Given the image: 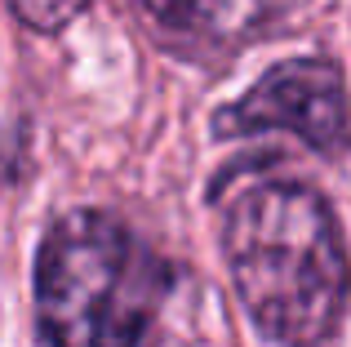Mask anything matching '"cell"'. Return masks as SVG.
Listing matches in <instances>:
<instances>
[{
    "label": "cell",
    "mask_w": 351,
    "mask_h": 347,
    "mask_svg": "<svg viewBox=\"0 0 351 347\" xmlns=\"http://www.w3.org/2000/svg\"><path fill=\"white\" fill-rule=\"evenodd\" d=\"M223 254L249 321L280 347H320L347 307V250L316 187L263 182L227 209Z\"/></svg>",
    "instance_id": "obj_1"
},
{
    "label": "cell",
    "mask_w": 351,
    "mask_h": 347,
    "mask_svg": "<svg viewBox=\"0 0 351 347\" xmlns=\"http://www.w3.org/2000/svg\"><path fill=\"white\" fill-rule=\"evenodd\" d=\"M169 267L103 209H71L36 254V325L49 347H138Z\"/></svg>",
    "instance_id": "obj_2"
},
{
    "label": "cell",
    "mask_w": 351,
    "mask_h": 347,
    "mask_svg": "<svg viewBox=\"0 0 351 347\" xmlns=\"http://www.w3.org/2000/svg\"><path fill=\"white\" fill-rule=\"evenodd\" d=\"M263 130H289L307 147L338 156L347 147V94L338 62L285 58L267 67L249 94H240L214 116L218 139H240V134Z\"/></svg>",
    "instance_id": "obj_3"
},
{
    "label": "cell",
    "mask_w": 351,
    "mask_h": 347,
    "mask_svg": "<svg viewBox=\"0 0 351 347\" xmlns=\"http://www.w3.org/2000/svg\"><path fill=\"white\" fill-rule=\"evenodd\" d=\"M165 27L191 36H209V40H236L249 36L280 14L285 0H143Z\"/></svg>",
    "instance_id": "obj_4"
},
{
    "label": "cell",
    "mask_w": 351,
    "mask_h": 347,
    "mask_svg": "<svg viewBox=\"0 0 351 347\" xmlns=\"http://www.w3.org/2000/svg\"><path fill=\"white\" fill-rule=\"evenodd\" d=\"M85 5L89 0H9V9H14L32 32H62L67 23L80 18Z\"/></svg>",
    "instance_id": "obj_5"
}]
</instances>
